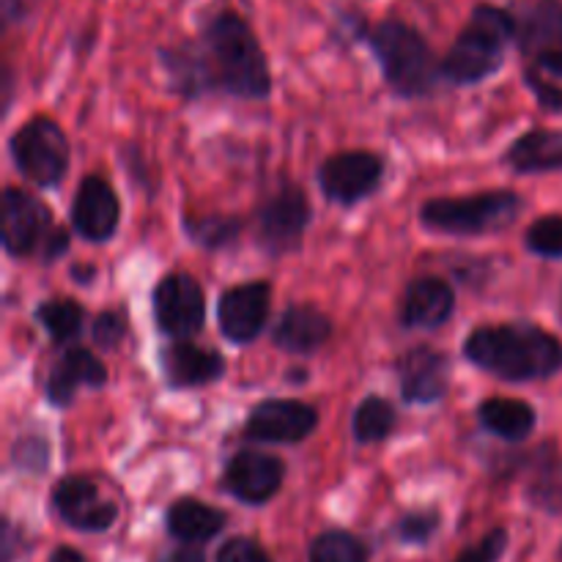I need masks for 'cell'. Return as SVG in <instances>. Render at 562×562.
Returning a JSON list of instances; mask_svg holds the SVG:
<instances>
[{
	"label": "cell",
	"mask_w": 562,
	"mask_h": 562,
	"mask_svg": "<svg viewBox=\"0 0 562 562\" xmlns=\"http://www.w3.org/2000/svg\"><path fill=\"white\" fill-rule=\"evenodd\" d=\"M108 382V368L99 360L93 351L82 349V346H71L60 355L49 371L47 384H44V395L53 406H69L75 401L80 387H102Z\"/></svg>",
	"instance_id": "cell-18"
},
{
	"label": "cell",
	"mask_w": 562,
	"mask_h": 562,
	"mask_svg": "<svg viewBox=\"0 0 562 562\" xmlns=\"http://www.w3.org/2000/svg\"><path fill=\"white\" fill-rule=\"evenodd\" d=\"M93 344L102 349H119L121 340L126 338V318L121 311H104L93 318L91 327Z\"/></svg>",
	"instance_id": "cell-31"
},
{
	"label": "cell",
	"mask_w": 562,
	"mask_h": 562,
	"mask_svg": "<svg viewBox=\"0 0 562 562\" xmlns=\"http://www.w3.org/2000/svg\"><path fill=\"white\" fill-rule=\"evenodd\" d=\"M217 562H272V558L252 538H231L220 547Z\"/></svg>",
	"instance_id": "cell-33"
},
{
	"label": "cell",
	"mask_w": 562,
	"mask_h": 562,
	"mask_svg": "<svg viewBox=\"0 0 562 562\" xmlns=\"http://www.w3.org/2000/svg\"><path fill=\"white\" fill-rule=\"evenodd\" d=\"M154 322L170 338H190L201 333L206 318V294L190 272H170L151 294Z\"/></svg>",
	"instance_id": "cell-7"
},
{
	"label": "cell",
	"mask_w": 562,
	"mask_h": 562,
	"mask_svg": "<svg viewBox=\"0 0 562 562\" xmlns=\"http://www.w3.org/2000/svg\"><path fill=\"white\" fill-rule=\"evenodd\" d=\"M525 82L530 86V91L536 93L538 104L549 113H562V88L549 82L547 77H541V71L536 66H527L525 69Z\"/></svg>",
	"instance_id": "cell-34"
},
{
	"label": "cell",
	"mask_w": 562,
	"mask_h": 562,
	"mask_svg": "<svg viewBox=\"0 0 562 562\" xmlns=\"http://www.w3.org/2000/svg\"><path fill=\"white\" fill-rule=\"evenodd\" d=\"M165 525H168V532L176 541L198 543L201 547V543L212 541V538H217L225 530L228 516L195 497H181L168 508Z\"/></svg>",
	"instance_id": "cell-21"
},
{
	"label": "cell",
	"mask_w": 562,
	"mask_h": 562,
	"mask_svg": "<svg viewBox=\"0 0 562 562\" xmlns=\"http://www.w3.org/2000/svg\"><path fill=\"white\" fill-rule=\"evenodd\" d=\"M53 508L64 525L80 532H104L119 519V505L102 497L97 483L86 475L60 477L53 488Z\"/></svg>",
	"instance_id": "cell-9"
},
{
	"label": "cell",
	"mask_w": 562,
	"mask_h": 562,
	"mask_svg": "<svg viewBox=\"0 0 562 562\" xmlns=\"http://www.w3.org/2000/svg\"><path fill=\"white\" fill-rule=\"evenodd\" d=\"M316 426V406L296 398H269L250 412L245 423V437L252 442L296 445L311 437Z\"/></svg>",
	"instance_id": "cell-11"
},
{
	"label": "cell",
	"mask_w": 562,
	"mask_h": 562,
	"mask_svg": "<svg viewBox=\"0 0 562 562\" xmlns=\"http://www.w3.org/2000/svg\"><path fill=\"white\" fill-rule=\"evenodd\" d=\"M521 49L536 55L538 49L562 44V3L558 0H541L530 9L525 25H519Z\"/></svg>",
	"instance_id": "cell-24"
},
{
	"label": "cell",
	"mask_w": 562,
	"mask_h": 562,
	"mask_svg": "<svg viewBox=\"0 0 562 562\" xmlns=\"http://www.w3.org/2000/svg\"><path fill=\"white\" fill-rule=\"evenodd\" d=\"M532 60H536V64H532L536 69L547 71L549 77H558V80H562V44L538 49V53L532 55Z\"/></svg>",
	"instance_id": "cell-37"
},
{
	"label": "cell",
	"mask_w": 562,
	"mask_h": 562,
	"mask_svg": "<svg viewBox=\"0 0 562 562\" xmlns=\"http://www.w3.org/2000/svg\"><path fill=\"white\" fill-rule=\"evenodd\" d=\"M467 360L505 382L549 379L562 368V344L530 322L486 324L464 340Z\"/></svg>",
	"instance_id": "cell-2"
},
{
	"label": "cell",
	"mask_w": 562,
	"mask_h": 562,
	"mask_svg": "<svg viewBox=\"0 0 562 562\" xmlns=\"http://www.w3.org/2000/svg\"><path fill=\"white\" fill-rule=\"evenodd\" d=\"M508 541H510L508 530L494 527V530L488 532V536H483L475 547L464 549L456 562H499L503 560L505 549H508Z\"/></svg>",
	"instance_id": "cell-32"
},
{
	"label": "cell",
	"mask_w": 562,
	"mask_h": 562,
	"mask_svg": "<svg viewBox=\"0 0 562 562\" xmlns=\"http://www.w3.org/2000/svg\"><path fill=\"white\" fill-rule=\"evenodd\" d=\"M505 165L516 173H554L562 170V132L532 130L505 154Z\"/></svg>",
	"instance_id": "cell-22"
},
{
	"label": "cell",
	"mask_w": 562,
	"mask_h": 562,
	"mask_svg": "<svg viewBox=\"0 0 562 562\" xmlns=\"http://www.w3.org/2000/svg\"><path fill=\"white\" fill-rule=\"evenodd\" d=\"M49 562H86V558H82V554L77 552V549L58 547L53 554H49Z\"/></svg>",
	"instance_id": "cell-40"
},
{
	"label": "cell",
	"mask_w": 562,
	"mask_h": 562,
	"mask_svg": "<svg viewBox=\"0 0 562 562\" xmlns=\"http://www.w3.org/2000/svg\"><path fill=\"white\" fill-rule=\"evenodd\" d=\"M159 362H162L165 379L176 390L206 387L225 373V360L220 351L203 349L190 340H176V344L165 346Z\"/></svg>",
	"instance_id": "cell-17"
},
{
	"label": "cell",
	"mask_w": 562,
	"mask_h": 562,
	"mask_svg": "<svg viewBox=\"0 0 562 562\" xmlns=\"http://www.w3.org/2000/svg\"><path fill=\"white\" fill-rule=\"evenodd\" d=\"M519 36V22L510 11L483 3L442 60V77L453 86H475L503 66L505 49Z\"/></svg>",
	"instance_id": "cell-3"
},
{
	"label": "cell",
	"mask_w": 562,
	"mask_h": 562,
	"mask_svg": "<svg viewBox=\"0 0 562 562\" xmlns=\"http://www.w3.org/2000/svg\"><path fill=\"white\" fill-rule=\"evenodd\" d=\"M395 426H398V415H395L393 404H390L387 398L371 395V398H366L355 409L351 434H355L357 442L373 445L384 442V439L395 431Z\"/></svg>",
	"instance_id": "cell-26"
},
{
	"label": "cell",
	"mask_w": 562,
	"mask_h": 562,
	"mask_svg": "<svg viewBox=\"0 0 562 562\" xmlns=\"http://www.w3.org/2000/svg\"><path fill=\"white\" fill-rule=\"evenodd\" d=\"M333 338V322L313 305H291L274 324L272 340L291 355H313Z\"/></svg>",
	"instance_id": "cell-20"
},
{
	"label": "cell",
	"mask_w": 562,
	"mask_h": 562,
	"mask_svg": "<svg viewBox=\"0 0 562 562\" xmlns=\"http://www.w3.org/2000/svg\"><path fill=\"white\" fill-rule=\"evenodd\" d=\"M159 562H206V554L201 552L198 543H181V547L170 549Z\"/></svg>",
	"instance_id": "cell-38"
},
{
	"label": "cell",
	"mask_w": 562,
	"mask_h": 562,
	"mask_svg": "<svg viewBox=\"0 0 562 562\" xmlns=\"http://www.w3.org/2000/svg\"><path fill=\"white\" fill-rule=\"evenodd\" d=\"M456 311V291L442 278H417L406 289L401 302V324L406 329L442 327Z\"/></svg>",
	"instance_id": "cell-19"
},
{
	"label": "cell",
	"mask_w": 562,
	"mask_h": 562,
	"mask_svg": "<svg viewBox=\"0 0 562 562\" xmlns=\"http://www.w3.org/2000/svg\"><path fill=\"white\" fill-rule=\"evenodd\" d=\"M477 420L488 434L508 442H521L536 431L538 415L521 398H486L477 406Z\"/></svg>",
	"instance_id": "cell-23"
},
{
	"label": "cell",
	"mask_w": 562,
	"mask_h": 562,
	"mask_svg": "<svg viewBox=\"0 0 562 562\" xmlns=\"http://www.w3.org/2000/svg\"><path fill=\"white\" fill-rule=\"evenodd\" d=\"M241 223L236 217H225V214H212V217H198L187 220V231H190L192 241L217 250V247L231 245L239 236Z\"/></svg>",
	"instance_id": "cell-28"
},
{
	"label": "cell",
	"mask_w": 562,
	"mask_h": 562,
	"mask_svg": "<svg viewBox=\"0 0 562 562\" xmlns=\"http://www.w3.org/2000/svg\"><path fill=\"white\" fill-rule=\"evenodd\" d=\"M307 562H368V547L346 530H327L313 538Z\"/></svg>",
	"instance_id": "cell-27"
},
{
	"label": "cell",
	"mask_w": 562,
	"mask_h": 562,
	"mask_svg": "<svg viewBox=\"0 0 562 562\" xmlns=\"http://www.w3.org/2000/svg\"><path fill=\"white\" fill-rule=\"evenodd\" d=\"M525 201L514 190H488L470 198H434L423 203L420 223L450 236H486L508 228Z\"/></svg>",
	"instance_id": "cell-5"
},
{
	"label": "cell",
	"mask_w": 562,
	"mask_h": 562,
	"mask_svg": "<svg viewBox=\"0 0 562 562\" xmlns=\"http://www.w3.org/2000/svg\"><path fill=\"white\" fill-rule=\"evenodd\" d=\"M162 64L184 97L223 91L239 99H267L272 91L267 55L236 11L214 14L198 44L162 49Z\"/></svg>",
	"instance_id": "cell-1"
},
{
	"label": "cell",
	"mask_w": 562,
	"mask_h": 562,
	"mask_svg": "<svg viewBox=\"0 0 562 562\" xmlns=\"http://www.w3.org/2000/svg\"><path fill=\"white\" fill-rule=\"evenodd\" d=\"M36 322L42 324L44 333L49 335V340L58 346L71 344L77 335L82 333V324H86V311H82L80 302L69 300V296H60V300H49L44 305H38Z\"/></svg>",
	"instance_id": "cell-25"
},
{
	"label": "cell",
	"mask_w": 562,
	"mask_h": 562,
	"mask_svg": "<svg viewBox=\"0 0 562 562\" xmlns=\"http://www.w3.org/2000/svg\"><path fill=\"white\" fill-rule=\"evenodd\" d=\"M11 159L25 179L38 187H55L69 170V140L53 119L36 115L14 132Z\"/></svg>",
	"instance_id": "cell-6"
},
{
	"label": "cell",
	"mask_w": 562,
	"mask_h": 562,
	"mask_svg": "<svg viewBox=\"0 0 562 562\" xmlns=\"http://www.w3.org/2000/svg\"><path fill=\"white\" fill-rule=\"evenodd\" d=\"M69 231L66 228H58V225H53V231H49L47 234V239H44V245H42V261H47V263H53V261H58L60 256H66V250H69Z\"/></svg>",
	"instance_id": "cell-36"
},
{
	"label": "cell",
	"mask_w": 562,
	"mask_h": 562,
	"mask_svg": "<svg viewBox=\"0 0 562 562\" xmlns=\"http://www.w3.org/2000/svg\"><path fill=\"white\" fill-rule=\"evenodd\" d=\"M16 530L11 527V521H3V562H14L16 558Z\"/></svg>",
	"instance_id": "cell-39"
},
{
	"label": "cell",
	"mask_w": 562,
	"mask_h": 562,
	"mask_svg": "<svg viewBox=\"0 0 562 562\" xmlns=\"http://www.w3.org/2000/svg\"><path fill=\"white\" fill-rule=\"evenodd\" d=\"M14 461L25 470L42 472L47 467V445L42 439H20L14 448Z\"/></svg>",
	"instance_id": "cell-35"
},
{
	"label": "cell",
	"mask_w": 562,
	"mask_h": 562,
	"mask_svg": "<svg viewBox=\"0 0 562 562\" xmlns=\"http://www.w3.org/2000/svg\"><path fill=\"white\" fill-rule=\"evenodd\" d=\"M527 250L541 258H562V214L538 217L525 234Z\"/></svg>",
	"instance_id": "cell-30"
},
{
	"label": "cell",
	"mask_w": 562,
	"mask_h": 562,
	"mask_svg": "<svg viewBox=\"0 0 562 562\" xmlns=\"http://www.w3.org/2000/svg\"><path fill=\"white\" fill-rule=\"evenodd\" d=\"M285 464L278 456L239 450L223 470V488L245 505H263L283 488Z\"/></svg>",
	"instance_id": "cell-14"
},
{
	"label": "cell",
	"mask_w": 562,
	"mask_h": 562,
	"mask_svg": "<svg viewBox=\"0 0 562 562\" xmlns=\"http://www.w3.org/2000/svg\"><path fill=\"white\" fill-rule=\"evenodd\" d=\"M121 201L102 176H86L71 203V225L88 241H108L119 231Z\"/></svg>",
	"instance_id": "cell-16"
},
{
	"label": "cell",
	"mask_w": 562,
	"mask_h": 562,
	"mask_svg": "<svg viewBox=\"0 0 562 562\" xmlns=\"http://www.w3.org/2000/svg\"><path fill=\"white\" fill-rule=\"evenodd\" d=\"M368 44L382 64L390 88L398 97H426L437 88V80L442 77V64L437 60L426 36L409 22L395 20V16L382 20L368 33Z\"/></svg>",
	"instance_id": "cell-4"
},
{
	"label": "cell",
	"mask_w": 562,
	"mask_h": 562,
	"mask_svg": "<svg viewBox=\"0 0 562 562\" xmlns=\"http://www.w3.org/2000/svg\"><path fill=\"white\" fill-rule=\"evenodd\" d=\"M53 231L49 209L33 192L5 187L3 192V250L11 258H25L42 250Z\"/></svg>",
	"instance_id": "cell-13"
},
{
	"label": "cell",
	"mask_w": 562,
	"mask_h": 562,
	"mask_svg": "<svg viewBox=\"0 0 562 562\" xmlns=\"http://www.w3.org/2000/svg\"><path fill=\"white\" fill-rule=\"evenodd\" d=\"M439 527H442V514L437 508L409 510V514H404L395 521L393 536L401 543H406V547H426L437 536Z\"/></svg>",
	"instance_id": "cell-29"
},
{
	"label": "cell",
	"mask_w": 562,
	"mask_h": 562,
	"mask_svg": "<svg viewBox=\"0 0 562 562\" xmlns=\"http://www.w3.org/2000/svg\"><path fill=\"white\" fill-rule=\"evenodd\" d=\"M307 223H311V201L302 187L283 184L258 209V239L272 256H283L300 247Z\"/></svg>",
	"instance_id": "cell-8"
},
{
	"label": "cell",
	"mask_w": 562,
	"mask_h": 562,
	"mask_svg": "<svg viewBox=\"0 0 562 562\" xmlns=\"http://www.w3.org/2000/svg\"><path fill=\"white\" fill-rule=\"evenodd\" d=\"M382 176L384 162L379 154L340 151L324 159L322 170H318V184H322L327 201L351 206V203L376 192V187L382 184Z\"/></svg>",
	"instance_id": "cell-10"
},
{
	"label": "cell",
	"mask_w": 562,
	"mask_h": 562,
	"mask_svg": "<svg viewBox=\"0 0 562 562\" xmlns=\"http://www.w3.org/2000/svg\"><path fill=\"white\" fill-rule=\"evenodd\" d=\"M395 371L406 404H437L448 395L450 360L434 346H412L398 357Z\"/></svg>",
	"instance_id": "cell-15"
},
{
	"label": "cell",
	"mask_w": 562,
	"mask_h": 562,
	"mask_svg": "<svg viewBox=\"0 0 562 562\" xmlns=\"http://www.w3.org/2000/svg\"><path fill=\"white\" fill-rule=\"evenodd\" d=\"M269 305H272V285L267 280H250L223 291L217 302L220 333L231 344H252L267 327Z\"/></svg>",
	"instance_id": "cell-12"
}]
</instances>
